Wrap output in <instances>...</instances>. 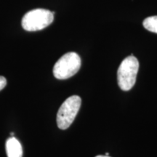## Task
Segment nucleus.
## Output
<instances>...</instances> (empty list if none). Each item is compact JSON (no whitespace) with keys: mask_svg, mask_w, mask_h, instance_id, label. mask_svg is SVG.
Segmentation results:
<instances>
[{"mask_svg":"<svg viewBox=\"0 0 157 157\" xmlns=\"http://www.w3.org/2000/svg\"><path fill=\"white\" fill-rule=\"evenodd\" d=\"M7 157H22L23 148L21 143L14 137H10L6 142Z\"/></svg>","mask_w":157,"mask_h":157,"instance_id":"obj_5","label":"nucleus"},{"mask_svg":"<svg viewBox=\"0 0 157 157\" xmlns=\"http://www.w3.org/2000/svg\"><path fill=\"white\" fill-rule=\"evenodd\" d=\"M95 157H110V156H102V155H99V156H95Z\"/></svg>","mask_w":157,"mask_h":157,"instance_id":"obj_8","label":"nucleus"},{"mask_svg":"<svg viewBox=\"0 0 157 157\" xmlns=\"http://www.w3.org/2000/svg\"><path fill=\"white\" fill-rule=\"evenodd\" d=\"M139 69L138 60L135 56L127 57L121 63L117 71L118 84L121 90L128 91L135 85Z\"/></svg>","mask_w":157,"mask_h":157,"instance_id":"obj_1","label":"nucleus"},{"mask_svg":"<svg viewBox=\"0 0 157 157\" xmlns=\"http://www.w3.org/2000/svg\"><path fill=\"white\" fill-rule=\"evenodd\" d=\"M105 156H109V153H106V154H105Z\"/></svg>","mask_w":157,"mask_h":157,"instance_id":"obj_9","label":"nucleus"},{"mask_svg":"<svg viewBox=\"0 0 157 157\" xmlns=\"http://www.w3.org/2000/svg\"><path fill=\"white\" fill-rule=\"evenodd\" d=\"M82 103L78 95L71 96L63 102L57 113V124L60 129H66L71 126L77 115Z\"/></svg>","mask_w":157,"mask_h":157,"instance_id":"obj_4","label":"nucleus"},{"mask_svg":"<svg viewBox=\"0 0 157 157\" xmlns=\"http://www.w3.org/2000/svg\"><path fill=\"white\" fill-rule=\"evenodd\" d=\"M54 13L45 9H35L25 13L22 18V27L28 31L44 29L53 22Z\"/></svg>","mask_w":157,"mask_h":157,"instance_id":"obj_2","label":"nucleus"},{"mask_svg":"<svg viewBox=\"0 0 157 157\" xmlns=\"http://www.w3.org/2000/svg\"><path fill=\"white\" fill-rule=\"evenodd\" d=\"M143 24L148 31L157 34V15L147 17L143 21Z\"/></svg>","mask_w":157,"mask_h":157,"instance_id":"obj_6","label":"nucleus"},{"mask_svg":"<svg viewBox=\"0 0 157 157\" xmlns=\"http://www.w3.org/2000/svg\"><path fill=\"white\" fill-rule=\"evenodd\" d=\"M81 58L76 52H70L63 55L56 63L53 74L58 79H67L77 73L81 67Z\"/></svg>","mask_w":157,"mask_h":157,"instance_id":"obj_3","label":"nucleus"},{"mask_svg":"<svg viewBox=\"0 0 157 157\" xmlns=\"http://www.w3.org/2000/svg\"><path fill=\"white\" fill-rule=\"evenodd\" d=\"M6 85H7V80H6L5 77L0 76V91L2 90Z\"/></svg>","mask_w":157,"mask_h":157,"instance_id":"obj_7","label":"nucleus"}]
</instances>
